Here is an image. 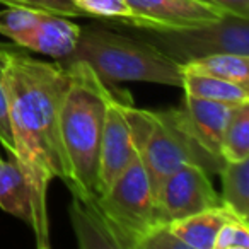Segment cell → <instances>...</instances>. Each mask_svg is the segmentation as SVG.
Listing matches in <instances>:
<instances>
[{"label": "cell", "mask_w": 249, "mask_h": 249, "mask_svg": "<svg viewBox=\"0 0 249 249\" xmlns=\"http://www.w3.org/2000/svg\"><path fill=\"white\" fill-rule=\"evenodd\" d=\"M14 156L31 195L33 225L39 249H48V186L55 178L67 184L69 169L60 140L58 114L69 82L67 67L11 48L5 70Z\"/></svg>", "instance_id": "cell-1"}, {"label": "cell", "mask_w": 249, "mask_h": 249, "mask_svg": "<svg viewBox=\"0 0 249 249\" xmlns=\"http://www.w3.org/2000/svg\"><path fill=\"white\" fill-rule=\"evenodd\" d=\"M69 82L60 103V140L69 169L70 193L96 196L97 164L107 101L113 90L82 60H69Z\"/></svg>", "instance_id": "cell-2"}, {"label": "cell", "mask_w": 249, "mask_h": 249, "mask_svg": "<svg viewBox=\"0 0 249 249\" xmlns=\"http://www.w3.org/2000/svg\"><path fill=\"white\" fill-rule=\"evenodd\" d=\"M67 60H82L104 84L137 80L160 86H183V63L157 48L99 26L80 28L77 48Z\"/></svg>", "instance_id": "cell-3"}, {"label": "cell", "mask_w": 249, "mask_h": 249, "mask_svg": "<svg viewBox=\"0 0 249 249\" xmlns=\"http://www.w3.org/2000/svg\"><path fill=\"white\" fill-rule=\"evenodd\" d=\"M126 116L132 126L133 143L145 167L154 195L160 183L183 164H198L207 171H218L222 167L184 132L174 109H137L128 103Z\"/></svg>", "instance_id": "cell-4"}, {"label": "cell", "mask_w": 249, "mask_h": 249, "mask_svg": "<svg viewBox=\"0 0 249 249\" xmlns=\"http://www.w3.org/2000/svg\"><path fill=\"white\" fill-rule=\"evenodd\" d=\"M96 201L109 222L120 249H139L157 227L154 193L139 152L109 190L96 196Z\"/></svg>", "instance_id": "cell-5"}, {"label": "cell", "mask_w": 249, "mask_h": 249, "mask_svg": "<svg viewBox=\"0 0 249 249\" xmlns=\"http://www.w3.org/2000/svg\"><path fill=\"white\" fill-rule=\"evenodd\" d=\"M150 43L179 63L213 53H239L249 55L248 19L227 16L213 24L183 31H147Z\"/></svg>", "instance_id": "cell-6"}, {"label": "cell", "mask_w": 249, "mask_h": 249, "mask_svg": "<svg viewBox=\"0 0 249 249\" xmlns=\"http://www.w3.org/2000/svg\"><path fill=\"white\" fill-rule=\"evenodd\" d=\"M157 225H167L198 212L220 207L208 171L198 164H183L160 183L154 195Z\"/></svg>", "instance_id": "cell-7"}, {"label": "cell", "mask_w": 249, "mask_h": 249, "mask_svg": "<svg viewBox=\"0 0 249 249\" xmlns=\"http://www.w3.org/2000/svg\"><path fill=\"white\" fill-rule=\"evenodd\" d=\"M126 4L135 18L133 28L143 31H183L231 16L205 0H126Z\"/></svg>", "instance_id": "cell-8"}, {"label": "cell", "mask_w": 249, "mask_h": 249, "mask_svg": "<svg viewBox=\"0 0 249 249\" xmlns=\"http://www.w3.org/2000/svg\"><path fill=\"white\" fill-rule=\"evenodd\" d=\"M128 103L120 99L114 92L107 101L103 135H101L96 188H94L96 196H101L109 190L111 184L126 169V166L137 152L135 143H133L132 126H130V120L126 116V104Z\"/></svg>", "instance_id": "cell-9"}, {"label": "cell", "mask_w": 249, "mask_h": 249, "mask_svg": "<svg viewBox=\"0 0 249 249\" xmlns=\"http://www.w3.org/2000/svg\"><path fill=\"white\" fill-rule=\"evenodd\" d=\"M234 104L200 99L184 94L183 107H178L176 116L184 132L196 142V145L217 164H224L220 157V142Z\"/></svg>", "instance_id": "cell-10"}, {"label": "cell", "mask_w": 249, "mask_h": 249, "mask_svg": "<svg viewBox=\"0 0 249 249\" xmlns=\"http://www.w3.org/2000/svg\"><path fill=\"white\" fill-rule=\"evenodd\" d=\"M79 36L80 26L69 18L41 12L35 24L16 36L12 43L19 48H28L52 58H69L75 52Z\"/></svg>", "instance_id": "cell-11"}, {"label": "cell", "mask_w": 249, "mask_h": 249, "mask_svg": "<svg viewBox=\"0 0 249 249\" xmlns=\"http://www.w3.org/2000/svg\"><path fill=\"white\" fill-rule=\"evenodd\" d=\"M69 212L79 248L120 249L116 235L101 212L96 196L72 193V203Z\"/></svg>", "instance_id": "cell-12"}, {"label": "cell", "mask_w": 249, "mask_h": 249, "mask_svg": "<svg viewBox=\"0 0 249 249\" xmlns=\"http://www.w3.org/2000/svg\"><path fill=\"white\" fill-rule=\"evenodd\" d=\"M235 217L225 207H213L198 212L181 220L171 222L169 229L184 249H213V241L218 229L227 218Z\"/></svg>", "instance_id": "cell-13"}, {"label": "cell", "mask_w": 249, "mask_h": 249, "mask_svg": "<svg viewBox=\"0 0 249 249\" xmlns=\"http://www.w3.org/2000/svg\"><path fill=\"white\" fill-rule=\"evenodd\" d=\"M0 208L21 218L29 229L33 225L31 195L16 160L0 157Z\"/></svg>", "instance_id": "cell-14"}, {"label": "cell", "mask_w": 249, "mask_h": 249, "mask_svg": "<svg viewBox=\"0 0 249 249\" xmlns=\"http://www.w3.org/2000/svg\"><path fill=\"white\" fill-rule=\"evenodd\" d=\"M222 179L220 201L232 215L249 220V159L229 162L224 160L218 169Z\"/></svg>", "instance_id": "cell-15"}, {"label": "cell", "mask_w": 249, "mask_h": 249, "mask_svg": "<svg viewBox=\"0 0 249 249\" xmlns=\"http://www.w3.org/2000/svg\"><path fill=\"white\" fill-rule=\"evenodd\" d=\"M186 96L200 97V99L217 101L225 104H239L249 103V90L248 87H242L239 84L222 80L217 77L201 75V73L186 72L183 70V86Z\"/></svg>", "instance_id": "cell-16"}, {"label": "cell", "mask_w": 249, "mask_h": 249, "mask_svg": "<svg viewBox=\"0 0 249 249\" xmlns=\"http://www.w3.org/2000/svg\"><path fill=\"white\" fill-rule=\"evenodd\" d=\"M186 72L217 77L222 80L249 87V55L239 53H213L183 63Z\"/></svg>", "instance_id": "cell-17"}, {"label": "cell", "mask_w": 249, "mask_h": 249, "mask_svg": "<svg viewBox=\"0 0 249 249\" xmlns=\"http://www.w3.org/2000/svg\"><path fill=\"white\" fill-rule=\"evenodd\" d=\"M222 160L249 159V103L239 104L232 111L220 142Z\"/></svg>", "instance_id": "cell-18"}, {"label": "cell", "mask_w": 249, "mask_h": 249, "mask_svg": "<svg viewBox=\"0 0 249 249\" xmlns=\"http://www.w3.org/2000/svg\"><path fill=\"white\" fill-rule=\"evenodd\" d=\"M73 2L86 16L116 21L128 26L135 24V18L126 0H73Z\"/></svg>", "instance_id": "cell-19"}, {"label": "cell", "mask_w": 249, "mask_h": 249, "mask_svg": "<svg viewBox=\"0 0 249 249\" xmlns=\"http://www.w3.org/2000/svg\"><path fill=\"white\" fill-rule=\"evenodd\" d=\"M9 53L11 48L0 45V143L4 145L9 156H14V142H12L11 120H9V97L7 82H5V70H7Z\"/></svg>", "instance_id": "cell-20"}, {"label": "cell", "mask_w": 249, "mask_h": 249, "mask_svg": "<svg viewBox=\"0 0 249 249\" xmlns=\"http://www.w3.org/2000/svg\"><path fill=\"white\" fill-rule=\"evenodd\" d=\"M5 7H22L38 12L62 16V18H84V12L73 0H0Z\"/></svg>", "instance_id": "cell-21"}, {"label": "cell", "mask_w": 249, "mask_h": 249, "mask_svg": "<svg viewBox=\"0 0 249 249\" xmlns=\"http://www.w3.org/2000/svg\"><path fill=\"white\" fill-rule=\"evenodd\" d=\"M213 249H249L248 222L237 217L227 218L215 235Z\"/></svg>", "instance_id": "cell-22"}, {"label": "cell", "mask_w": 249, "mask_h": 249, "mask_svg": "<svg viewBox=\"0 0 249 249\" xmlns=\"http://www.w3.org/2000/svg\"><path fill=\"white\" fill-rule=\"evenodd\" d=\"M41 12L22 7H5L0 11V35L12 41L36 22Z\"/></svg>", "instance_id": "cell-23"}, {"label": "cell", "mask_w": 249, "mask_h": 249, "mask_svg": "<svg viewBox=\"0 0 249 249\" xmlns=\"http://www.w3.org/2000/svg\"><path fill=\"white\" fill-rule=\"evenodd\" d=\"M139 249H184L179 239L171 232L169 225H157L142 241Z\"/></svg>", "instance_id": "cell-24"}, {"label": "cell", "mask_w": 249, "mask_h": 249, "mask_svg": "<svg viewBox=\"0 0 249 249\" xmlns=\"http://www.w3.org/2000/svg\"><path fill=\"white\" fill-rule=\"evenodd\" d=\"M205 2H210L212 5L235 18H249V0H205Z\"/></svg>", "instance_id": "cell-25"}]
</instances>
